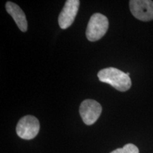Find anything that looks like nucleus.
<instances>
[{"mask_svg":"<svg viewBox=\"0 0 153 153\" xmlns=\"http://www.w3.org/2000/svg\"><path fill=\"white\" fill-rule=\"evenodd\" d=\"M40 130L39 120L33 116H24L16 126V133L21 138L31 140L38 135Z\"/></svg>","mask_w":153,"mask_h":153,"instance_id":"7ed1b4c3","label":"nucleus"},{"mask_svg":"<svg viewBox=\"0 0 153 153\" xmlns=\"http://www.w3.org/2000/svg\"><path fill=\"white\" fill-rule=\"evenodd\" d=\"M108 28L107 17L100 13H96L91 16L88 23L86 36L89 41H99L106 34Z\"/></svg>","mask_w":153,"mask_h":153,"instance_id":"f03ea898","label":"nucleus"},{"mask_svg":"<svg viewBox=\"0 0 153 153\" xmlns=\"http://www.w3.org/2000/svg\"><path fill=\"white\" fill-rule=\"evenodd\" d=\"M130 10L133 16L142 22L153 20V1L151 0H131Z\"/></svg>","mask_w":153,"mask_h":153,"instance_id":"20e7f679","label":"nucleus"},{"mask_svg":"<svg viewBox=\"0 0 153 153\" xmlns=\"http://www.w3.org/2000/svg\"><path fill=\"white\" fill-rule=\"evenodd\" d=\"M111 153H139V150L135 145L129 143L126 145L123 148L116 149Z\"/></svg>","mask_w":153,"mask_h":153,"instance_id":"6e6552de","label":"nucleus"},{"mask_svg":"<svg viewBox=\"0 0 153 153\" xmlns=\"http://www.w3.org/2000/svg\"><path fill=\"white\" fill-rule=\"evenodd\" d=\"M6 10L14 19V22L19 29L22 32H26L28 29V24L26 15L19 5L11 1L6 3Z\"/></svg>","mask_w":153,"mask_h":153,"instance_id":"0eeeda50","label":"nucleus"},{"mask_svg":"<svg viewBox=\"0 0 153 153\" xmlns=\"http://www.w3.org/2000/svg\"><path fill=\"white\" fill-rule=\"evenodd\" d=\"M99 79L108 84L120 91H128L132 85L130 76L121 70L115 68H107L98 72Z\"/></svg>","mask_w":153,"mask_h":153,"instance_id":"f257e3e1","label":"nucleus"},{"mask_svg":"<svg viewBox=\"0 0 153 153\" xmlns=\"http://www.w3.org/2000/svg\"><path fill=\"white\" fill-rule=\"evenodd\" d=\"M102 111L101 104L92 99H86L82 102L79 107V114L84 123L92 125L98 120Z\"/></svg>","mask_w":153,"mask_h":153,"instance_id":"39448f33","label":"nucleus"},{"mask_svg":"<svg viewBox=\"0 0 153 153\" xmlns=\"http://www.w3.org/2000/svg\"><path fill=\"white\" fill-rule=\"evenodd\" d=\"M80 1L79 0H68L58 17V24L62 29L70 27L74 22L79 10Z\"/></svg>","mask_w":153,"mask_h":153,"instance_id":"423d86ee","label":"nucleus"}]
</instances>
